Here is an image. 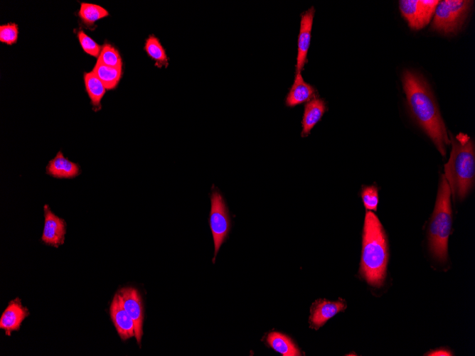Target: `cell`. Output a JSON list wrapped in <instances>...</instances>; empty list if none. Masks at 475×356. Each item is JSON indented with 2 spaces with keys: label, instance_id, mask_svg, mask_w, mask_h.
<instances>
[{
  "label": "cell",
  "instance_id": "6da1fadb",
  "mask_svg": "<svg viewBox=\"0 0 475 356\" xmlns=\"http://www.w3.org/2000/svg\"><path fill=\"white\" fill-rule=\"evenodd\" d=\"M402 85L414 117L444 156L450 144L435 98L424 78L411 70L402 75Z\"/></svg>",
  "mask_w": 475,
  "mask_h": 356
},
{
  "label": "cell",
  "instance_id": "7402d4cb",
  "mask_svg": "<svg viewBox=\"0 0 475 356\" xmlns=\"http://www.w3.org/2000/svg\"><path fill=\"white\" fill-rule=\"evenodd\" d=\"M97 62L107 66L122 68V58L119 51L109 43L102 46Z\"/></svg>",
  "mask_w": 475,
  "mask_h": 356
},
{
  "label": "cell",
  "instance_id": "d4e9b609",
  "mask_svg": "<svg viewBox=\"0 0 475 356\" xmlns=\"http://www.w3.org/2000/svg\"><path fill=\"white\" fill-rule=\"evenodd\" d=\"M361 197L364 206L367 210H376L378 203V188L375 185L363 188Z\"/></svg>",
  "mask_w": 475,
  "mask_h": 356
},
{
  "label": "cell",
  "instance_id": "2e32d148",
  "mask_svg": "<svg viewBox=\"0 0 475 356\" xmlns=\"http://www.w3.org/2000/svg\"><path fill=\"white\" fill-rule=\"evenodd\" d=\"M83 78L93 110L99 111L102 108L100 102L105 93L106 88L92 71L85 72Z\"/></svg>",
  "mask_w": 475,
  "mask_h": 356
},
{
  "label": "cell",
  "instance_id": "8fae6325",
  "mask_svg": "<svg viewBox=\"0 0 475 356\" xmlns=\"http://www.w3.org/2000/svg\"><path fill=\"white\" fill-rule=\"evenodd\" d=\"M29 315L28 310L24 307L19 298L11 301L0 318V328L6 334L11 335L12 331L18 330L23 320Z\"/></svg>",
  "mask_w": 475,
  "mask_h": 356
},
{
  "label": "cell",
  "instance_id": "603a6c76",
  "mask_svg": "<svg viewBox=\"0 0 475 356\" xmlns=\"http://www.w3.org/2000/svg\"><path fill=\"white\" fill-rule=\"evenodd\" d=\"M439 2V1L437 0H418L420 21L422 28L429 23Z\"/></svg>",
  "mask_w": 475,
  "mask_h": 356
},
{
  "label": "cell",
  "instance_id": "d6986e66",
  "mask_svg": "<svg viewBox=\"0 0 475 356\" xmlns=\"http://www.w3.org/2000/svg\"><path fill=\"white\" fill-rule=\"evenodd\" d=\"M399 8L402 16L411 28L415 30L422 28L418 0H401L399 1Z\"/></svg>",
  "mask_w": 475,
  "mask_h": 356
},
{
  "label": "cell",
  "instance_id": "ba28073f",
  "mask_svg": "<svg viewBox=\"0 0 475 356\" xmlns=\"http://www.w3.org/2000/svg\"><path fill=\"white\" fill-rule=\"evenodd\" d=\"M315 9L310 7L300 14V27L297 40V56L295 73L301 72L307 63V53L311 43V29Z\"/></svg>",
  "mask_w": 475,
  "mask_h": 356
},
{
  "label": "cell",
  "instance_id": "4316f807",
  "mask_svg": "<svg viewBox=\"0 0 475 356\" xmlns=\"http://www.w3.org/2000/svg\"><path fill=\"white\" fill-rule=\"evenodd\" d=\"M427 355H432V356H440V355H452V353L445 349H439L437 350H434L431 352H429Z\"/></svg>",
  "mask_w": 475,
  "mask_h": 356
},
{
  "label": "cell",
  "instance_id": "52a82bcc",
  "mask_svg": "<svg viewBox=\"0 0 475 356\" xmlns=\"http://www.w3.org/2000/svg\"><path fill=\"white\" fill-rule=\"evenodd\" d=\"M122 299V303L134 325V337L141 346L143 335L144 308L142 297L139 291L133 287L122 288L117 292Z\"/></svg>",
  "mask_w": 475,
  "mask_h": 356
},
{
  "label": "cell",
  "instance_id": "30bf717a",
  "mask_svg": "<svg viewBox=\"0 0 475 356\" xmlns=\"http://www.w3.org/2000/svg\"><path fill=\"white\" fill-rule=\"evenodd\" d=\"M110 313L117 332L122 340L134 336V322L123 307L118 293L114 295L111 303Z\"/></svg>",
  "mask_w": 475,
  "mask_h": 356
},
{
  "label": "cell",
  "instance_id": "ac0fdd59",
  "mask_svg": "<svg viewBox=\"0 0 475 356\" xmlns=\"http://www.w3.org/2000/svg\"><path fill=\"white\" fill-rule=\"evenodd\" d=\"M92 72L101 80L106 90H112L118 85L122 75V68H113L97 62Z\"/></svg>",
  "mask_w": 475,
  "mask_h": 356
},
{
  "label": "cell",
  "instance_id": "ffe728a7",
  "mask_svg": "<svg viewBox=\"0 0 475 356\" xmlns=\"http://www.w3.org/2000/svg\"><path fill=\"white\" fill-rule=\"evenodd\" d=\"M144 49L147 55L153 59L159 68H166L169 65V59L164 48L159 39L154 35H151L146 40Z\"/></svg>",
  "mask_w": 475,
  "mask_h": 356
},
{
  "label": "cell",
  "instance_id": "7c38bea8",
  "mask_svg": "<svg viewBox=\"0 0 475 356\" xmlns=\"http://www.w3.org/2000/svg\"><path fill=\"white\" fill-rule=\"evenodd\" d=\"M318 95L315 87L306 82L301 72L295 73L294 80L285 98L287 107H293L306 103Z\"/></svg>",
  "mask_w": 475,
  "mask_h": 356
},
{
  "label": "cell",
  "instance_id": "3957f363",
  "mask_svg": "<svg viewBox=\"0 0 475 356\" xmlns=\"http://www.w3.org/2000/svg\"><path fill=\"white\" fill-rule=\"evenodd\" d=\"M452 151L444 165V175L454 195L463 198L474 181L475 153L471 138L459 133L455 137L450 134Z\"/></svg>",
  "mask_w": 475,
  "mask_h": 356
},
{
  "label": "cell",
  "instance_id": "e0dca14e",
  "mask_svg": "<svg viewBox=\"0 0 475 356\" xmlns=\"http://www.w3.org/2000/svg\"><path fill=\"white\" fill-rule=\"evenodd\" d=\"M267 341L275 351L284 356L301 355L294 343L284 334L277 332L270 333L267 335Z\"/></svg>",
  "mask_w": 475,
  "mask_h": 356
},
{
  "label": "cell",
  "instance_id": "44dd1931",
  "mask_svg": "<svg viewBox=\"0 0 475 356\" xmlns=\"http://www.w3.org/2000/svg\"><path fill=\"white\" fill-rule=\"evenodd\" d=\"M108 11L97 4L82 2L80 4L78 16L87 26H93L95 21L108 16Z\"/></svg>",
  "mask_w": 475,
  "mask_h": 356
},
{
  "label": "cell",
  "instance_id": "9a60e30c",
  "mask_svg": "<svg viewBox=\"0 0 475 356\" xmlns=\"http://www.w3.org/2000/svg\"><path fill=\"white\" fill-rule=\"evenodd\" d=\"M326 110L324 99L316 97L305 103L302 117L301 137L307 136L314 126L321 120Z\"/></svg>",
  "mask_w": 475,
  "mask_h": 356
},
{
  "label": "cell",
  "instance_id": "5b68a950",
  "mask_svg": "<svg viewBox=\"0 0 475 356\" xmlns=\"http://www.w3.org/2000/svg\"><path fill=\"white\" fill-rule=\"evenodd\" d=\"M473 2L467 0L439 1L434 12L432 29L444 34L459 31L464 24Z\"/></svg>",
  "mask_w": 475,
  "mask_h": 356
},
{
  "label": "cell",
  "instance_id": "9c48e42d",
  "mask_svg": "<svg viewBox=\"0 0 475 356\" xmlns=\"http://www.w3.org/2000/svg\"><path fill=\"white\" fill-rule=\"evenodd\" d=\"M44 226L41 240L47 245L58 247L64 243L66 234V223L63 219L58 217L48 205L43 207Z\"/></svg>",
  "mask_w": 475,
  "mask_h": 356
},
{
  "label": "cell",
  "instance_id": "5bb4252c",
  "mask_svg": "<svg viewBox=\"0 0 475 356\" xmlns=\"http://www.w3.org/2000/svg\"><path fill=\"white\" fill-rule=\"evenodd\" d=\"M46 171L48 175L61 179L74 178L80 174L79 164L65 158L61 151L49 161Z\"/></svg>",
  "mask_w": 475,
  "mask_h": 356
},
{
  "label": "cell",
  "instance_id": "7a4b0ae2",
  "mask_svg": "<svg viewBox=\"0 0 475 356\" xmlns=\"http://www.w3.org/2000/svg\"><path fill=\"white\" fill-rule=\"evenodd\" d=\"M388 246L383 228L376 215L365 214L362 242L361 272L367 282L380 286L385 279L388 263Z\"/></svg>",
  "mask_w": 475,
  "mask_h": 356
},
{
  "label": "cell",
  "instance_id": "484cf974",
  "mask_svg": "<svg viewBox=\"0 0 475 356\" xmlns=\"http://www.w3.org/2000/svg\"><path fill=\"white\" fill-rule=\"evenodd\" d=\"M18 33V26L16 23L1 25L0 41L8 45H11L16 42Z\"/></svg>",
  "mask_w": 475,
  "mask_h": 356
},
{
  "label": "cell",
  "instance_id": "277c9868",
  "mask_svg": "<svg viewBox=\"0 0 475 356\" xmlns=\"http://www.w3.org/2000/svg\"><path fill=\"white\" fill-rule=\"evenodd\" d=\"M451 190L442 175L434 210L429 227V247L433 256L444 262L447 259V242L452 226Z\"/></svg>",
  "mask_w": 475,
  "mask_h": 356
},
{
  "label": "cell",
  "instance_id": "4fadbf2b",
  "mask_svg": "<svg viewBox=\"0 0 475 356\" xmlns=\"http://www.w3.org/2000/svg\"><path fill=\"white\" fill-rule=\"evenodd\" d=\"M346 308V304L342 300L338 301L318 300L311 309V323L313 327L319 328L336 313L344 311Z\"/></svg>",
  "mask_w": 475,
  "mask_h": 356
},
{
  "label": "cell",
  "instance_id": "8992f818",
  "mask_svg": "<svg viewBox=\"0 0 475 356\" xmlns=\"http://www.w3.org/2000/svg\"><path fill=\"white\" fill-rule=\"evenodd\" d=\"M210 203L209 222L215 247L213 259L214 263L220 246L228 237L231 224L225 200L218 190L213 187L210 194Z\"/></svg>",
  "mask_w": 475,
  "mask_h": 356
},
{
  "label": "cell",
  "instance_id": "cb8c5ba5",
  "mask_svg": "<svg viewBox=\"0 0 475 356\" xmlns=\"http://www.w3.org/2000/svg\"><path fill=\"white\" fill-rule=\"evenodd\" d=\"M78 38L82 50L87 54L98 58L102 47L87 35L83 31L78 32Z\"/></svg>",
  "mask_w": 475,
  "mask_h": 356
}]
</instances>
